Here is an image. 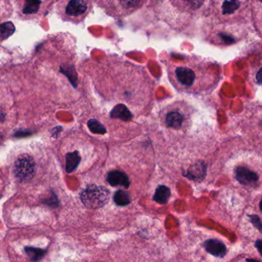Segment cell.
<instances>
[{
	"instance_id": "cell-1",
	"label": "cell",
	"mask_w": 262,
	"mask_h": 262,
	"mask_svg": "<svg viewBox=\"0 0 262 262\" xmlns=\"http://www.w3.org/2000/svg\"><path fill=\"white\" fill-rule=\"evenodd\" d=\"M175 79L181 89L196 94L212 89L219 80L212 72L192 64L177 67L175 70Z\"/></svg>"
},
{
	"instance_id": "cell-2",
	"label": "cell",
	"mask_w": 262,
	"mask_h": 262,
	"mask_svg": "<svg viewBox=\"0 0 262 262\" xmlns=\"http://www.w3.org/2000/svg\"><path fill=\"white\" fill-rule=\"evenodd\" d=\"M109 196V191L106 188L91 185L82 192L80 199L88 209H98L108 202Z\"/></svg>"
},
{
	"instance_id": "cell-3",
	"label": "cell",
	"mask_w": 262,
	"mask_h": 262,
	"mask_svg": "<svg viewBox=\"0 0 262 262\" xmlns=\"http://www.w3.org/2000/svg\"><path fill=\"white\" fill-rule=\"evenodd\" d=\"M233 176L237 182L244 186L255 187L261 183L259 171L249 165H237L234 169Z\"/></svg>"
},
{
	"instance_id": "cell-4",
	"label": "cell",
	"mask_w": 262,
	"mask_h": 262,
	"mask_svg": "<svg viewBox=\"0 0 262 262\" xmlns=\"http://www.w3.org/2000/svg\"><path fill=\"white\" fill-rule=\"evenodd\" d=\"M15 176L20 181H27L34 177L36 163L29 155H22L16 161L13 170Z\"/></svg>"
},
{
	"instance_id": "cell-5",
	"label": "cell",
	"mask_w": 262,
	"mask_h": 262,
	"mask_svg": "<svg viewBox=\"0 0 262 262\" xmlns=\"http://www.w3.org/2000/svg\"><path fill=\"white\" fill-rule=\"evenodd\" d=\"M206 252L215 257L222 258L226 255L227 248L225 244L217 239H208L204 243Z\"/></svg>"
},
{
	"instance_id": "cell-6",
	"label": "cell",
	"mask_w": 262,
	"mask_h": 262,
	"mask_svg": "<svg viewBox=\"0 0 262 262\" xmlns=\"http://www.w3.org/2000/svg\"><path fill=\"white\" fill-rule=\"evenodd\" d=\"M188 118H186L183 113L178 111H173L168 113L165 118V123L168 127L172 128L181 129L183 125H185Z\"/></svg>"
},
{
	"instance_id": "cell-7",
	"label": "cell",
	"mask_w": 262,
	"mask_h": 262,
	"mask_svg": "<svg viewBox=\"0 0 262 262\" xmlns=\"http://www.w3.org/2000/svg\"><path fill=\"white\" fill-rule=\"evenodd\" d=\"M107 182L112 186L122 185V186L128 188L130 185V179L127 175L119 170L109 172L107 176Z\"/></svg>"
},
{
	"instance_id": "cell-8",
	"label": "cell",
	"mask_w": 262,
	"mask_h": 262,
	"mask_svg": "<svg viewBox=\"0 0 262 262\" xmlns=\"http://www.w3.org/2000/svg\"><path fill=\"white\" fill-rule=\"evenodd\" d=\"M87 2L84 0H71L66 7V13L69 16L77 17L87 11Z\"/></svg>"
},
{
	"instance_id": "cell-9",
	"label": "cell",
	"mask_w": 262,
	"mask_h": 262,
	"mask_svg": "<svg viewBox=\"0 0 262 262\" xmlns=\"http://www.w3.org/2000/svg\"><path fill=\"white\" fill-rule=\"evenodd\" d=\"M110 117L128 121H130L131 119L132 115H131L130 110L124 104H118L111 110V113H110Z\"/></svg>"
},
{
	"instance_id": "cell-10",
	"label": "cell",
	"mask_w": 262,
	"mask_h": 262,
	"mask_svg": "<svg viewBox=\"0 0 262 262\" xmlns=\"http://www.w3.org/2000/svg\"><path fill=\"white\" fill-rule=\"evenodd\" d=\"M81 161V157L77 151L68 153L66 155V170L68 173H72L76 170Z\"/></svg>"
},
{
	"instance_id": "cell-11",
	"label": "cell",
	"mask_w": 262,
	"mask_h": 262,
	"mask_svg": "<svg viewBox=\"0 0 262 262\" xmlns=\"http://www.w3.org/2000/svg\"><path fill=\"white\" fill-rule=\"evenodd\" d=\"M171 196L169 188L165 185H160L157 188L154 195V200L159 204H165L169 201Z\"/></svg>"
},
{
	"instance_id": "cell-12",
	"label": "cell",
	"mask_w": 262,
	"mask_h": 262,
	"mask_svg": "<svg viewBox=\"0 0 262 262\" xmlns=\"http://www.w3.org/2000/svg\"><path fill=\"white\" fill-rule=\"evenodd\" d=\"M114 202L119 206H126L131 202L129 193L123 190H118L114 196Z\"/></svg>"
},
{
	"instance_id": "cell-13",
	"label": "cell",
	"mask_w": 262,
	"mask_h": 262,
	"mask_svg": "<svg viewBox=\"0 0 262 262\" xmlns=\"http://www.w3.org/2000/svg\"><path fill=\"white\" fill-rule=\"evenodd\" d=\"M88 127L94 134H104L106 133V129L97 120H89L88 121Z\"/></svg>"
},
{
	"instance_id": "cell-14",
	"label": "cell",
	"mask_w": 262,
	"mask_h": 262,
	"mask_svg": "<svg viewBox=\"0 0 262 262\" xmlns=\"http://www.w3.org/2000/svg\"><path fill=\"white\" fill-rule=\"evenodd\" d=\"M14 25L11 22H7V23H3L1 25V36L2 39H6L11 36L14 32Z\"/></svg>"
},
{
	"instance_id": "cell-15",
	"label": "cell",
	"mask_w": 262,
	"mask_h": 262,
	"mask_svg": "<svg viewBox=\"0 0 262 262\" xmlns=\"http://www.w3.org/2000/svg\"><path fill=\"white\" fill-rule=\"evenodd\" d=\"M239 5L238 0H232L230 2H225L224 3V11H225V13H232L235 9H237Z\"/></svg>"
},
{
	"instance_id": "cell-16",
	"label": "cell",
	"mask_w": 262,
	"mask_h": 262,
	"mask_svg": "<svg viewBox=\"0 0 262 262\" xmlns=\"http://www.w3.org/2000/svg\"><path fill=\"white\" fill-rule=\"evenodd\" d=\"M120 2L123 7L126 9H131L138 5L140 2V0H120Z\"/></svg>"
},
{
	"instance_id": "cell-17",
	"label": "cell",
	"mask_w": 262,
	"mask_h": 262,
	"mask_svg": "<svg viewBox=\"0 0 262 262\" xmlns=\"http://www.w3.org/2000/svg\"><path fill=\"white\" fill-rule=\"evenodd\" d=\"M187 5H189V7L193 9H197L202 5V4L205 2V0H185Z\"/></svg>"
},
{
	"instance_id": "cell-18",
	"label": "cell",
	"mask_w": 262,
	"mask_h": 262,
	"mask_svg": "<svg viewBox=\"0 0 262 262\" xmlns=\"http://www.w3.org/2000/svg\"><path fill=\"white\" fill-rule=\"evenodd\" d=\"M27 1L29 3H28L27 7L25 9V11L32 13L33 10H35L33 8H35L36 10V6L38 5V0H27Z\"/></svg>"
},
{
	"instance_id": "cell-19",
	"label": "cell",
	"mask_w": 262,
	"mask_h": 262,
	"mask_svg": "<svg viewBox=\"0 0 262 262\" xmlns=\"http://www.w3.org/2000/svg\"><path fill=\"white\" fill-rule=\"evenodd\" d=\"M255 247H256L257 249L259 251V253L262 256V240L259 239L255 242Z\"/></svg>"
},
{
	"instance_id": "cell-20",
	"label": "cell",
	"mask_w": 262,
	"mask_h": 262,
	"mask_svg": "<svg viewBox=\"0 0 262 262\" xmlns=\"http://www.w3.org/2000/svg\"><path fill=\"white\" fill-rule=\"evenodd\" d=\"M256 79L257 81L262 84V68L259 70V72L257 74Z\"/></svg>"
},
{
	"instance_id": "cell-21",
	"label": "cell",
	"mask_w": 262,
	"mask_h": 262,
	"mask_svg": "<svg viewBox=\"0 0 262 262\" xmlns=\"http://www.w3.org/2000/svg\"><path fill=\"white\" fill-rule=\"evenodd\" d=\"M258 126H259V130H262V118L260 119V121L259 122V123H258ZM261 131V132H262Z\"/></svg>"
},
{
	"instance_id": "cell-22",
	"label": "cell",
	"mask_w": 262,
	"mask_h": 262,
	"mask_svg": "<svg viewBox=\"0 0 262 262\" xmlns=\"http://www.w3.org/2000/svg\"><path fill=\"white\" fill-rule=\"evenodd\" d=\"M259 211H260L261 213H262V198L261 199L260 202H259Z\"/></svg>"
},
{
	"instance_id": "cell-23",
	"label": "cell",
	"mask_w": 262,
	"mask_h": 262,
	"mask_svg": "<svg viewBox=\"0 0 262 262\" xmlns=\"http://www.w3.org/2000/svg\"><path fill=\"white\" fill-rule=\"evenodd\" d=\"M247 262H262L261 261L257 260V259H247V261H246Z\"/></svg>"
},
{
	"instance_id": "cell-24",
	"label": "cell",
	"mask_w": 262,
	"mask_h": 262,
	"mask_svg": "<svg viewBox=\"0 0 262 262\" xmlns=\"http://www.w3.org/2000/svg\"><path fill=\"white\" fill-rule=\"evenodd\" d=\"M260 1H262V0H260Z\"/></svg>"
}]
</instances>
